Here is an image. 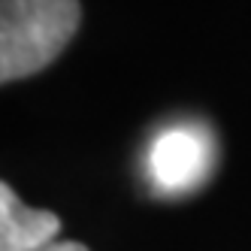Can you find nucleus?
Listing matches in <instances>:
<instances>
[{
  "instance_id": "4",
  "label": "nucleus",
  "mask_w": 251,
  "mask_h": 251,
  "mask_svg": "<svg viewBox=\"0 0 251 251\" xmlns=\"http://www.w3.org/2000/svg\"><path fill=\"white\" fill-rule=\"evenodd\" d=\"M46 251H88V248L79 245V242H55V245H49Z\"/></svg>"
},
{
  "instance_id": "1",
  "label": "nucleus",
  "mask_w": 251,
  "mask_h": 251,
  "mask_svg": "<svg viewBox=\"0 0 251 251\" xmlns=\"http://www.w3.org/2000/svg\"><path fill=\"white\" fill-rule=\"evenodd\" d=\"M79 0H0V85L46 70L79 30Z\"/></svg>"
},
{
  "instance_id": "2",
  "label": "nucleus",
  "mask_w": 251,
  "mask_h": 251,
  "mask_svg": "<svg viewBox=\"0 0 251 251\" xmlns=\"http://www.w3.org/2000/svg\"><path fill=\"white\" fill-rule=\"evenodd\" d=\"M212 164L215 142L200 124H170L151 139L146 173L157 194H185L203 185Z\"/></svg>"
},
{
  "instance_id": "3",
  "label": "nucleus",
  "mask_w": 251,
  "mask_h": 251,
  "mask_svg": "<svg viewBox=\"0 0 251 251\" xmlns=\"http://www.w3.org/2000/svg\"><path fill=\"white\" fill-rule=\"evenodd\" d=\"M58 230L55 212L25 206L6 182H0V251H46L58 242Z\"/></svg>"
}]
</instances>
